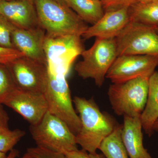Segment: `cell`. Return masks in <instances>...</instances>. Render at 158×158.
<instances>
[{"label":"cell","mask_w":158,"mask_h":158,"mask_svg":"<svg viewBox=\"0 0 158 158\" xmlns=\"http://www.w3.org/2000/svg\"><path fill=\"white\" fill-rule=\"evenodd\" d=\"M73 101L81 123L76 135L77 143L88 153L96 152L103 140L118 125L112 116L101 111L93 98L76 96Z\"/></svg>","instance_id":"cell-1"},{"label":"cell","mask_w":158,"mask_h":158,"mask_svg":"<svg viewBox=\"0 0 158 158\" xmlns=\"http://www.w3.org/2000/svg\"><path fill=\"white\" fill-rule=\"evenodd\" d=\"M39 26L51 36H81L89 27L67 6L54 0H34Z\"/></svg>","instance_id":"cell-2"},{"label":"cell","mask_w":158,"mask_h":158,"mask_svg":"<svg viewBox=\"0 0 158 158\" xmlns=\"http://www.w3.org/2000/svg\"><path fill=\"white\" fill-rule=\"evenodd\" d=\"M149 78L138 77L110 85L108 97L115 114L132 117L141 116L147 103Z\"/></svg>","instance_id":"cell-3"},{"label":"cell","mask_w":158,"mask_h":158,"mask_svg":"<svg viewBox=\"0 0 158 158\" xmlns=\"http://www.w3.org/2000/svg\"><path fill=\"white\" fill-rule=\"evenodd\" d=\"M66 77L65 75L48 70L43 94L48 112L63 120L76 135L81 129V123L74 108Z\"/></svg>","instance_id":"cell-4"},{"label":"cell","mask_w":158,"mask_h":158,"mask_svg":"<svg viewBox=\"0 0 158 158\" xmlns=\"http://www.w3.org/2000/svg\"><path fill=\"white\" fill-rule=\"evenodd\" d=\"M37 146L65 154L78 149L76 135L63 120L48 112L39 123L31 125Z\"/></svg>","instance_id":"cell-5"},{"label":"cell","mask_w":158,"mask_h":158,"mask_svg":"<svg viewBox=\"0 0 158 158\" xmlns=\"http://www.w3.org/2000/svg\"><path fill=\"white\" fill-rule=\"evenodd\" d=\"M75 70L83 79H92L98 87L103 85L108 70L117 58L116 38H96L93 45L85 50Z\"/></svg>","instance_id":"cell-6"},{"label":"cell","mask_w":158,"mask_h":158,"mask_svg":"<svg viewBox=\"0 0 158 158\" xmlns=\"http://www.w3.org/2000/svg\"><path fill=\"white\" fill-rule=\"evenodd\" d=\"M81 36H51L46 34L44 48L49 71L67 76L77 57L85 50Z\"/></svg>","instance_id":"cell-7"},{"label":"cell","mask_w":158,"mask_h":158,"mask_svg":"<svg viewBox=\"0 0 158 158\" xmlns=\"http://www.w3.org/2000/svg\"><path fill=\"white\" fill-rule=\"evenodd\" d=\"M117 56H158V34L155 27L130 21L116 38Z\"/></svg>","instance_id":"cell-8"},{"label":"cell","mask_w":158,"mask_h":158,"mask_svg":"<svg viewBox=\"0 0 158 158\" xmlns=\"http://www.w3.org/2000/svg\"><path fill=\"white\" fill-rule=\"evenodd\" d=\"M158 66V56L122 55L117 56L106 77L113 84L122 83L138 77H150Z\"/></svg>","instance_id":"cell-9"},{"label":"cell","mask_w":158,"mask_h":158,"mask_svg":"<svg viewBox=\"0 0 158 158\" xmlns=\"http://www.w3.org/2000/svg\"><path fill=\"white\" fill-rule=\"evenodd\" d=\"M6 65L18 89L43 94L47 75V65L23 56Z\"/></svg>","instance_id":"cell-10"},{"label":"cell","mask_w":158,"mask_h":158,"mask_svg":"<svg viewBox=\"0 0 158 158\" xmlns=\"http://www.w3.org/2000/svg\"><path fill=\"white\" fill-rule=\"evenodd\" d=\"M2 105L11 108L31 124L39 123L48 112V107L42 93L16 88L5 98Z\"/></svg>","instance_id":"cell-11"},{"label":"cell","mask_w":158,"mask_h":158,"mask_svg":"<svg viewBox=\"0 0 158 158\" xmlns=\"http://www.w3.org/2000/svg\"><path fill=\"white\" fill-rule=\"evenodd\" d=\"M46 32L40 27L26 30L14 27L11 33L15 48L27 57L47 65L44 44Z\"/></svg>","instance_id":"cell-12"},{"label":"cell","mask_w":158,"mask_h":158,"mask_svg":"<svg viewBox=\"0 0 158 158\" xmlns=\"http://www.w3.org/2000/svg\"><path fill=\"white\" fill-rule=\"evenodd\" d=\"M129 7L106 11L100 19L89 27L81 36L85 39L95 38H115L130 21Z\"/></svg>","instance_id":"cell-13"},{"label":"cell","mask_w":158,"mask_h":158,"mask_svg":"<svg viewBox=\"0 0 158 158\" xmlns=\"http://www.w3.org/2000/svg\"><path fill=\"white\" fill-rule=\"evenodd\" d=\"M0 14L18 28L29 30L40 27L34 1H2L0 2Z\"/></svg>","instance_id":"cell-14"},{"label":"cell","mask_w":158,"mask_h":158,"mask_svg":"<svg viewBox=\"0 0 158 158\" xmlns=\"http://www.w3.org/2000/svg\"><path fill=\"white\" fill-rule=\"evenodd\" d=\"M141 118L123 116L121 138L130 158H152L143 145Z\"/></svg>","instance_id":"cell-15"},{"label":"cell","mask_w":158,"mask_h":158,"mask_svg":"<svg viewBox=\"0 0 158 158\" xmlns=\"http://www.w3.org/2000/svg\"><path fill=\"white\" fill-rule=\"evenodd\" d=\"M142 128L149 137L154 132L153 125L158 118V72L150 77L148 96L146 106L141 113Z\"/></svg>","instance_id":"cell-16"},{"label":"cell","mask_w":158,"mask_h":158,"mask_svg":"<svg viewBox=\"0 0 158 158\" xmlns=\"http://www.w3.org/2000/svg\"><path fill=\"white\" fill-rule=\"evenodd\" d=\"M68 6L84 22L92 25L105 14L102 3L98 0H68Z\"/></svg>","instance_id":"cell-17"},{"label":"cell","mask_w":158,"mask_h":158,"mask_svg":"<svg viewBox=\"0 0 158 158\" xmlns=\"http://www.w3.org/2000/svg\"><path fill=\"white\" fill-rule=\"evenodd\" d=\"M130 21L156 27L158 26V1L152 2H136L129 8Z\"/></svg>","instance_id":"cell-18"},{"label":"cell","mask_w":158,"mask_h":158,"mask_svg":"<svg viewBox=\"0 0 158 158\" xmlns=\"http://www.w3.org/2000/svg\"><path fill=\"white\" fill-rule=\"evenodd\" d=\"M122 125H117L103 140L98 149L106 158H128L121 138Z\"/></svg>","instance_id":"cell-19"},{"label":"cell","mask_w":158,"mask_h":158,"mask_svg":"<svg viewBox=\"0 0 158 158\" xmlns=\"http://www.w3.org/2000/svg\"><path fill=\"white\" fill-rule=\"evenodd\" d=\"M25 134L24 131L19 129H0V152L6 154L11 151Z\"/></svg>","instance_id":"cell-20"},{"label":"cell","mask_w":158,"mask_h":158,"mask_svg":"<svg viewBox=\"0 0 158 158\" xmlns=\"http://www.w3.org/2000/svg\"><path fill=\"white\" fill-rule=\"evenodd\" d=\"M17 88L6 65L0 64V104L12 90Z\"/></svg>","instance_id":"cell-21"},{"label":"cell","mask_w":158,"mask_h":158,"mask_svg":"<svg viewBox=\"0 0 158 158\" xmlns=\"http://www.w3.org/2000/svg\"><path fill=\"white\" fill-rule=\"evenodd\" d=\"M14 26L0 14V46L15 48L12 43L11 33Z\"/></svg>","instance_id":"cell-22"},{"label":"cell","mask_w":158,"mask_h":158,"mask_svg":"<svg viewBox=\"0 0 158 158\" xmlns=\"http://www.w3.org/2000/svg\"><path fill=\"white\" fill-rule=\"evenodd\" d=\"M24 56L15 48H8L0 46V64L7 65L15 59Z\"/></svg>","instance_id":"cell-23"},{"label":"cell","mask_w":158,"mask_h":158,"mask_svg":"<svg viewBox=\"0 0 158 158\" xmlns=\"http://www.w3.org/2000/svg\"><path fill=\"white\" fill-rule=\"evenodd\" d=\"M27 152L35 158H66L65 155L37 147L28 148Z\"/></svg>","instance_id":"cell-24"},{"label":"cell","mask_w":158,"mask_h":158,"mask_svg":"<svg viewBox=\"0 0 158 158\" xmlns=\"http://www.w3.org/2000/svg\"><path fill=\"white\" fill-rule=\"evenodd\" d=\"M136 2L135 0H103L102 2L106 12L123 7H129Z\"/></svg>","instance_id":"cell-25"},{"label":"cell","mask_w":158,"mask_h":158,"mask_svg":"<svg viewBox=\"0 0 158 158\" xmlns=\"http://www.w3.org/2000/svg\"><path fill=\"white\" fill-rule=\"evenodd\" d=\"M64 155L66 158H90L89 153L83 149H77Z\"/></svg>","instance_id":"cell-26"},{"label":"cell","mask_w":158,"mask_h":158,"mask_svg":"<svg viewBox=\"0 0 158 158\" xmlns=\"http://www.w3.org/2000/svg\"><path fill=\"white\" fill-rule=\"evenodd\" d=\"M9 116L3 105L0 104V129L9 128Z\"/></svg>","instance_id":"cell-27"},{"label":"cell","mask_w":158,"mask_h":158,"mask_svg":"<svg viewBox=\"0 0 158 158\" xmlns=\"http://www.w3.org/2000/svg\"><path fill=\"white\" fill-rule=\"evenodd\" d=\"M19 152L17 150L13 149L9 152V155L7 156L6 158H16L18 156Z\"/></svg>","instance_id":"cell-28"},{"label":"cell","mask_w":158,"mask_h":158,"mask_svg":"<svg viewBox=\"0 0 158 158\" xmlns=\"http://www.w3.org/2000/svg\"><path fill=\"white\" fill-rule=\"evenodd\" d=\"M89 154L90 158H106L102 154H98L97 152Z\"/></svg>","instance_id":"cell-29"},{"label":"cell","mask_w":158,"mask_h":158,"mask_svg":"<svg viewBox=\"0 0 158 158\" xmlns=\"http://www.w3.org/2000/svg\"><path fill=\"white\" fill-rule=\"evenodd\" d=\"M135 1L137 2L145 4V3H148L152 2H156V1H158V0H135Z\"/></svg>","instance_id":"cell-30"},{"label":"cell","mask_w":158,"mask_h":158,"mask_svg":"<svg viewBox=\"0 0 158 158\" xmlns=\"http://www.w3.org/2000/svg\"><path fill=\"white\" fill-rule=\"evenodd\" d=\"M54 1H55L56 2H57L59 3V4H61V5L68 6V0H54Z\"/></svg>","instance_id":"cell-31"},{"label":"cell","mask_w":158,"mask_h":158,"mask_svg":"<svg viewBox=\"0 0 158 158\" xmlns=\"http://www.w3.org/2000/svg\"><path fill=\"white\" fill-rule=\"evenodd\" d=\"M153 131H158V118L155 122L153 125Z\"/></svg>","instance_id":"cell-32"},{"label":"cell","mask_w":158,"mask_h":158,"mask_svg":"<svg viewBox=\"0 0 158 158\" xmlns=\"http://www.w3.org/2000/svg\"><path fill=\"white\" fill-rule=\"evenodd\" d=\"M21 158H35L33 156L31 155V154L29 153V152H27Z\"/></svg>","instance_id":"cell-33"},{"label":"cell","mask_w":158,"mask_h":158,"mask_svg":"<svg viewBox=\"0 0 158 158\" xmlns=\"http://www.w3.org/2000/svg\"><path fill=\"white\" fill-rule=\"evenodd\" d=\"M7 156L6 153L0 152V158H6L7 157Z\"/></svg>","instance_id":"cell-34"},{"label":"cell","mask_w":158,"mask_h":158,"mask_svg":"<svg viewBox=\"0 0 158 158\" xmlns=\"http://www.w3.org/2000/svg\"><path fill=\"white\" fill-rule=\"evenodd\" d=\"M155 31H156V33H157L158 34V26H157L156 27Z\"/></svg>","instance_id":"cell-35"},{"label":"cell","mask_w":158,"mask_h":158,"mask_svg":"<svg viewBox=\"0 0 158 158\" xmlns=\"http://www.w3.org/2000/svg\"><path fill=\"white\" fill-rule=\"evenodd\" d=\"M11 1V0H0V2H2V1ZM31 1H34V0H31Z\"/></svg>","instance_id":"cell-36"},{"label":"cell","mask_w":158,"mask_h":158,"mask_svg":"<svg viewBox=\"0 0 158 158\" xmlns=\"http://www.w3.org/2000/svg\"><path fill=\"white\" fill-rule=\"evenodd\" d=\"M98 1H101V2H102L103 0H98Z\"/></svg>","instance_id":"cell-37"}]
</instances>
